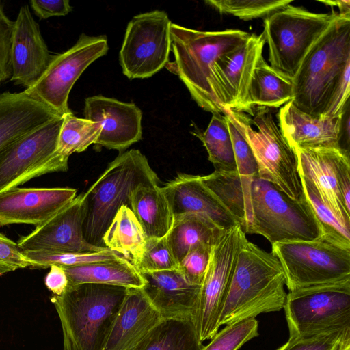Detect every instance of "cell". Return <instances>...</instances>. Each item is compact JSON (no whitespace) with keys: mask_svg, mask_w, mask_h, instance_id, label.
<instances>
[{"mask_svg":"<svg viewBox=\"0 0 350 350\" xmlns=\"http://www.w3.org/2000/svg\"><path fill=\"white\" fill-rule=\"evenodd\" d=\"M292 80V102L299 109L313 116H341L350 93V16L338 14Z\"/></svg>","mask_w":350,"mask_h":350,"instance_id":"1","label":"cell"},{"mask_svg":"<svg viewBox=\"0 0 350 350\" xmlns=\"http://www.w3.org/2000/svg\"><path fill=\"white\" fill-rule=\"evenodd\" d=\"M284 285L285 277L277 257L245 237L222 303L219 326L281 310L287 295Z\"/></svg>","mask_w":350,"mask_h":350,"instance_id":"2","label":"cell"},{"mask_svg":"<svg viewBox=\"0 0 350 350\" xmlns=\"http://www.w3.org/2000/svg\"><path fill=\"white\" fill-rule=\"evenodd\" d=\"M249 36L247 32L239 29L203 31L172 23L171 51L174 60L165 67L183 82L199 107L211 113H223L212 91L214 66Z\"/></svg>","mask_w":350,"mask_h":350,"instance_id":"3","label":"cell"},{"mask_svg":"<svg viewBox=\"0 0 350 350\" xmlns=\"http://www.w3.org/2000/svg\"><path fill=\"white\" fill-rule=\"evenodd\" d=\"M126 289L87 283L53 295L51 300L62 326L63 350H103Z\"/></svg>","mask_w":350,"mask_h":350,"instance_id":"4","label":"cell"},{"mask_svg":"<svg viewBox=\"0 0 350 350\" xmlns=\"http://www.w3.org/2000/svg\"><path fill=\"white\" fill-rule=\"evenodd\" d=\"M159 179L146 157L138 150L120 154L85 192L88 209L85 239L104 247L103 236L122 206L131 207L133 191L141 185L158 184Z\"/></svg>","mask_w":350,"mask_h":350,"instance_id":"5","label":"cell"},{"mask_svg":"<svg viewBox=\"0 0 350 350\" xmlns=\"http://www.w3.org/2000/svg\"><path fill=\"white\" fill-rule=\"evenodd\" d=\"M252 224L247 234L263 236L271 244L313 241L321 226L304 193L293 200L274 184L255 177L251 184Z\"/></svg>","mask_w":350,"mask_h":350,"instance_id":"6","label":"cell"},{"mask_svg":"<svg viewBox=\"0 0 350 350\" xmlns=\"http://www.w3.org/2000/svg\"><path fill=\"white\" fill-rule=\"evenodd\" d=\"M258 165V177L274 184L293 200L304 196L297 152L276 124L270 109L256 107L251 119L237 112Z\"/></svg>","mask_w":350,"mask_h":350,"instance_id":"7","label":"cell"},{"mask_svg":"<svg viewBox=\"0 0 350 350\" xmlns=\"http://www.w3.org/2000/svg\"><path fill=\"white\" fill-rule=\"evenodd\" d=\"M338 13H314L291 4L264 21L262 32L269 46L270 66L293 79L304 58Z\"/></svg>","mask_w":350,"mask_h":350,"instance_id":"8","label":"cell"},{"mask_svg":"<svg viewBox=\"0 0 350 350\" xmlns=\"http://www.w3.org/2000/svg\"><path fill=\"white\" fill-rule=\"evenodd\" d=\"M289 291L350 280V248L325 235L271 245Z\"/></svg>","mask_w":350,"mask_h":350,"instance_id":"9","label":"cell"},{"mask_svg":"<svg viewBox=\"0 0 350 350\" xmlns=\"http://www.w3.org/2000/svg\"><path fill=\"white\" fill-rule=\"evenodd\" d=\"M289 338L350 328V280L287 293L284 306Z\"/></svg>","mask_w":350,"mask_h":350,"instance_id":"10","label":"cell"},{"mask_svg":"<svg viewBox=\"0 0 350 350\" xmlns=\"http://www.w3.org/2000/svg\"><path fill=\"white\" fill-rule=\"evenodd\" d=\"M64 116L0 150V192L40 176L68 169V159L55 152Z\"/></svg>","mask_w":350,"mask_h":350,"instance_id":"11","label":"cell"},{"mask_svg":"<svg viewBox=\"0 0 350 350\" xmlns=\"http://www.w3.org/2000/svg\"><path fill=\"white\" fill-rule=\"evenodd\" d=\"M171 24L167 14L160 10L130 21L119 53L122 72L129 79L150 77L169 62Z\"/></svg>","mask_w":350,"mask_h":350,"instance_id":"12","label":"cell"},{"mask_svg":"<svg viewBox=\"0 0 350 350\" xmlns=\"http://www.w3.org/2000/svg\"><path fill=\"white\" fill-rule=\"evenodd\" d=\"M246 234L239 225L225 230L212 247L192 317L200 340L211 339L219 331L222 303Z\"/></svg>","mask_w":350,"mask_h":350,"instance_id":"13","label":"cell"},{"mask_svg":"<svg viewBox=\"0 0 350 350\" xmlns=\"http://www.w3.org/2000/svg\"><path fill=\"white\" fill-rule=\"evenodd\" d=\"M108 49L105 36L82 33L71 48L53 55L42 76L24 91L62 116L71 113L68 100L75 83L93 62L107 53Z\"/></svg>","mask_w":350,"mask_h":350,"instance_id":"14","label":"cell"},{"mask_svg":"<svg viewBox=\"0 0 350 350\" xmlns=\"http://www.w3.org/2000/svg\"><path fill=\"white\" fill-rule=\"evenodd\" d=\"M265 43L262 33L250 35L241 46L216 62L211 87L215 98L223 111L230 109L251 113L247 105L248 90Z\"/></svg>","mask_w":350,"mask_h":350,"instance_id":"15","label":"cell"},{"mask_svg":"<svg viewBox=\"0 0 350 350\" xmlns=\"http://www.w3.org/2000/svg\"><path fill=\"white\" fill-rule=\"evenodd\" d=\"M88 209L85 193L77 196L69 204L21 237L16 244L23 251L56 252H97L109 250L88 242L83 225Z\"/></svg>","mask_w":350,"mask_h":350,"instance_id":"16","label":"cell"},{"mask_svg":"<svg viewBox=\"0 0 350 350\" xmlns=\"http://www.w3.org/2000/svg\"><path fill=\"white\" fill-rule=\"evenodd\" d=\"M85 118L98 122L102 126L97 146L119 151L141 140V109L133 103H125L102 95L85 100Z\"/></svg>","mask_w":350,"mask_h":350,"instance_id":"17","label":"cell"},{"mask_svg":"<svg viewBox=\"0 0 350 350\" xmlns=\"http://www.w3.org/2000/svg\"><path fill=\"white\" fill-rule=\"evenodd\" d=\"M77 191L70 187H16L0 192V227L38 226L69 204Z\"/></svg>","mask_w":350,"mask_h":350,"instance_id":"18","label":"cell"},{"mask_svg":"<svg viewBox=\"0 0 350 350\" xmlns=\"http://www.w3.org/2000/svg\"><path fill=\"white\" fill-rule=\"evenodd\" d=\"M52 57L29 5H23L14 21L10 80L25 89L31 87L46 71Z\"/></svg>","mask_w":350,"mask_h":350,"instance_id":"19","label":"cell"},{"mask_svg":"<svg viewBox=\"0 0 350 350\" xmlns=\"http://www.w3.org/2000/svg\"><path fill=\"white\" fill-rule=\"evenodd\" d=\"M299 175L310 181L321 200L350 228V210L344 202L339 170L349 152L337 148L295 149Z\"/></svg>","mask_w":350,"mask_h":350,"instance_id":"20","label":"cell"},{"mask_svg":"<svg viewBox=\"0 0 350 350\" xmlns=\"http://www.w3.org/2000/svg\"><path fill=\"white\" fill-rule=\"evenodd\" d=\"M162 320L142 288H127L103 350H133Z\"/></svg>","mask_w":350,"mask_h":350,"instance_id":"21","label":"cell"},{"mask_svg":"<svg viewBox=\"0 0 350 350\" xmlns=\"http://www.w3.org/2000/svg\"><path fill=\"white\" fill-rule=\"evenodd\" d=\"M142 274V290L162 319L192 320L200 285L187 281L178 269Z\"/></svg>","mask_w":350,"mask_h":350,"instance_id":"22","label":"cell"},{"mask_svg":"<svg viewBox=\"0 0 350 350\" xmlns=\"http://www.w3.org/2000/svg\"><path fill=\"white\" fill-rule=\"evenodd\" d=\"M162 188L174 217L185 213L201 214L224 230L239 225L202 182L200 176L180 174Z\"/></svg>","mask_w":350,"mask_h":350,"instance_id":"23","label":"cell"},{"mask_svg":"<svg viewBox=\"0 0 350 350\" xmlns=\"http://www.w3.org/2000/svg\"><path fill=\"white\" fill-rule=\"evenodd\" d=\"M340 116H313L299 109L292 100L284 105L278 115L279 127L295 149L340 148Z\"/></svg>","mask_w":350,"mask_h":350,"instance_id":"24","label":"cell"},{"mask_svg":"<svg viewBox=\"0 0 350 350\" xmlns=\"http://www.w3.org/2000/svg\"><path fill=\"white\" fill-rule=\"evenodd\" d=\"M60 117L25 91L0 94V150Z\"/></svg>","mask_w":350,"mask_h":350,"instance_id":"25","label":"cell"},{"mask_svg":"<svg viewBox=\"0 0 350 350\" xmlns=\"http://www.w3.org/2000/svg\"><path fill=\"white\" fill-rule=\"evenodd\" d=\"M130 208L147 239L164 237L172 227L174 215L158 184L138 186L131 194Z\"/></svg>","mask_w":350,"mask_h":350,"instance_id":"26","label":"cell"},{"mask_svg":"<svg viewBox=\"0 0 350 350\" xmlns=\"http://www.w3.org/2000/svg\"><path fill=\"white\" fill-rule=\"evenodd\" d=\"M62 268L68 286L90 283L142 288L146 284L143 275L124 258Z\"/></svg>","mask_w":350,"mask_h":350,"instance_id":"27","label":"cell"},{"mask_svg":"<svg viewBox=\"0 0 350 350\" xmlns=\"http://www.w3.org/2000/svg\"><path fill=\"white\" fill-rule=\"evenodd\" d=\"M224 231L203 215L185 213L174 217L172 227L165 237L179 263L190 250L198 246L213 247Z\"/></svg>","mask_w":350,"mask_h":350,"instance_id":"28","label":"cell"},{"mask_svg":"<svg viewBox=\"0 0 350 350\" xmlns=\"http://www.w3.org/2000/svg\"><path fill=\"white\" fill-rule=\"evenodd\" d=\"M293 98V80L273 69L262 55L254 68L248 90L250 114L256 107H279Z\"/></svg>","mask_w":350,"mask_h":350,"instance_id":"29","label":"cell"},{"mask_svg":"<svg viewBox=\"0 0 350 350\" xmlns=\"http://www.w3.org/2000/svg\"><path fill=\"white\" fill-rule=\"evenodd\" d=\"M146 239L140 224L126 206L120 208L102 239L104 247L120 254L135 267L141 258Z\"/></svg>","mask_w":350,"mask_h":350,"instance_id":"30","label":"cell"},{"mask_svg":"<svg viewBox=\"0 0 350 350\" xmlns=\"http://www.w3.org/2000/svg\"><path fill=\"white\" fill-rule=\"evenodd\" d=\"M191 319H163L133 350H202Z\"/></svg>","mask_w":350,"mask_h":350,"instance_id":"31","label":"cell"},{"mask_svg":"<svg viewBox=\"0 0 350 350\" xmlns=\"http://www.w3.org/2000/svg\"><path fill=\"white\" fill-rule=\"evenodd\" d=\"M200 179L234 217L246 234L250 221L237 172L215 170L210 174L200 176Z\"/></svg>","mask_w":350,"mask_h":350,"instance_id":"32","label":"cell"},{"mask_svg":"<svg viewBox=\"0 0 350 350\" xmlns=\"http://www.w3.org/2000/svg\"><path fill=\"white\" fill-rule=\"evenodd\" d=\"M205 147L215 170L237 172L232 142L225 115L213 113L207 129L195 131Z\"/></svg>","mask_w":350,"mask_h":350,"instance_id":"33","label":"cell"},{"mask_svg":"<svg viewBox=\"0 0 350 350\" xmlns=\"http://www.w3.org/2000/svg\"><path fill=\"white\" fill-rule=\"evenodd\" d=\"M223 113L228 120L233 145L237 172L241 180L247 211L250 221L249 230L252 224L251 184L252 180L258 176V165L236 112L230 109H225ZM247 232L246 234H247Z\"/></svg>","mask_w":350,"mask_h":350,"instance_id":"34","label":"cell"},{"mask_svg":"<svg viewBox=\"0 0 350 350\" xmlns=\"http://www.w3.org/2000/svg\"><path fill=\"white\" fill-rule=\"evenodd\" d=\"M101 129L98 122L77 118L72 112L65 115L55 152L68 159L72 153L85 151L89 146L96 143Z\"/></svg>","mask_w":350,"mask_h":350,"instance_id":"35","label":"cell"},{"mask_svg":"<svg viewBox=\"0 0 350 350\" xmlns=\"http://www.w3.org/2000/svg\"><path fill=\"white\" fill-rule=\"evenodd\" d=\"M22 254L31 269H46L53 265L68 267L95 262L117 260L123 258L110 250L97 252L23 251Z\"/></svg>","mask_w":350,"mask_h":350,"instance_id":"36","label":"cell"},{"mask_svg":"<svg viewBox=\"0 0 350 350\" xmlns=\"http://www.w3.org/2000/svg\"><path fill=\"white\" fill-rule=\"evenodd\" d=\"M304 193L321 226L322 235L350 248V228L321 199L312 183L300 176Z\"/></svg>","mask_w":350,"mask_h":350,"instance_id":"37","label":"cell"},{"mask_svg":"<svg viewBox=\"0 0 350 350\" xmlns=\"http://www.w3.org/2000/svg\"><path fill=\"white\" fill-rule=\"evenodd\" d=\"M206 3L221 14H229L244 21L268 16L291 4L285 0H208Z\"/></svg>","mask_w":350,"mask_h":350,"instance_id":"38","label":"cell"},{"mask_svg":"<svg viewBox=\"0 0 350 350\" xmlns=\"http://www.w3.org/2000/svg\"><path fill=\"white\" fill-rule=\"evenodd\" d=\"M258 335V323L249 319L226 327L211 339L202 350H239L244 344Z\"/></svg>","mask_w":350,"mask_h":350,"instance_id":"39","label":"cell"},{"mask_svg":"<svg viewBox=\"0 0 350 350\" xmlns=\"http://www.w3.org/2000/svg\"><path fill=\"white\" fill-rule=\"evenodd\" d=\"M135 267L141 273L178 269V263L166 237L147 239L141 258Z\"/></svg>","mask_w":350,"mask_h":350,"instance_id":"40","label":"cell"},{"mask_svg":"<svg viewBox=\"0 0 350 350\" xmlns=\"http://www.w3.org/2000/svg\"><path fill=\"white\" fill-rule=\"evenodd\" d=\"M347 329L289 338L288 341L277 350H337L342 334Z\"/></svg>","mask_w":350,"mask_h":350,"instance_id":"41","label":"cell"},{"mask_svg":"<svg viewBox=\"0 0 350 350\" xmlns=\"http://www.w3.org/2000/svg\"><path fill=\"white\" fill-rule=\"evenodd\" d=\"M211 248L198 246L190 250L178 263V270L187 281L201 285L209 262Z\"/></svg>","mask_w":350,"mask_h":350,"instance_id":"42","label":"cell"},{"mask_svg":"<svg viewBox=\"0 0 350 350\" xmlns=\"http://www.w3.org/2000/svg\"><path fill=\"white\" fill-rule=\"evenodd\" d=\"M14 21L5 14L0 1V85L11 79V51Z\"/></svg>","mask_w":350,"mask_h":350,"instance_id":"43","label":"cell"},{"mask_svg":"<svg viewBox=\"0 0 350 350\" xmlns=\"http://www.w3.org/2000/svg\"><path fill=\"white\" fill-rule=\"evenodd\" d=\"M25 267L29 263L16 243L0 232V276Z\"/></svg>","mask_w":350,"mask_h":350,"instance_id":"44","label":"cell"},{"mask_svg":"<svg viewBox=\"0 0 350 350\" xmlns=\"http://www.w3.org/2000/svg\"><path fill=\"white\" fill-rule=\"evenodd\" d=\"M30 3L35 14L40 20L51 16H66L72 10L68 0H31Z\"/></svg>","mask_w":350,"mask_h":350,"instance_id":"45","label":"cell"},{"mask_svg":"<svg viewBox=\"0 0 350 350\" xmlns=\"http://www.w3.org/2000/svg\"><path fill=\"white\" fill-rule=\"evenodd\" d=\"M50 270L44 278V284L54 295H61L68 286V280L64 269L58 265L50 266Z\"/></svg>","mask_w":350,"mask_h":350,"instance_id":"46","label":"cell"},{"mask_svg":"<svg viewBox=\"0 0 350 350\" xmlns=\"http://www.w3.org/2000/svg\"><path fill=\"white\" fill-rule=\"evenodd\" d=\"M349 100L347 101L340 116L338 143L341 149L349 152Z\"/></svg>","mask_w":350,"mask_h":350,"instance_id":"47","label":"cell"},{"mask_svg":"<svg viewBox=\"0 0 350 350\" xmlns=\"http://www.w3.org/2000/svg\"><path fill=\"white\" fill-rule=\"evenodd\" d=\"M319 2L331 7L335 6L338 8L340 11L338 14H340L350 16V1L349 0L319 1Z\"/></svg>","mask_w":350,"mask_h":350,"instance_id":"48","label":"cell"},{"mask_svg":"<svg viewBox=\"0 0 350 350\" xmlns=\"http://www.w3.org/2000/svg\"><path fill=\"white\" fill-rule=\"evenodd\" d=\"M337 350H350V329L343 333Z\"/></svg>","mask_w":350,"mask_h":350,"instance_id":"49","label":"cell"}]
</instances>
